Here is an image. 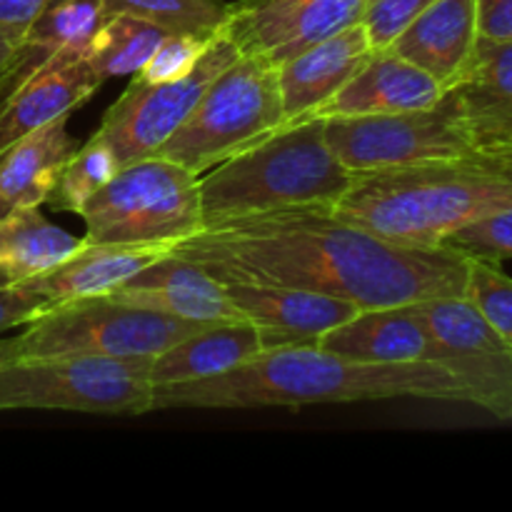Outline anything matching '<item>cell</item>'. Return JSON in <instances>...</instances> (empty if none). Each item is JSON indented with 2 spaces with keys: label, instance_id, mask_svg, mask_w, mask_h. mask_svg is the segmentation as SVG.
<instances>
[{
  "label": "cell",
  "instance_id": "cell-1",
  "mask_svg": "<svg viewBox=\"0 0 512 512\" xmlns=\"http://www.w3.org/2000/svg\"><path fill=\"white\" fill-rule=\"evenodd\" d=\"M170 253L220 283L288 285L360 310L465 295L470 263L448 245L398 243L310 208L210 225Z\"/></svg>",
  "mask_w": 512,
  "mask_h": 512
},
{
  "label": "cell",
  "instance_id": "cell-2",
  "mask_svg": "<svg viewBox=\"0 0 512 512\" xmlns=\"http://www.w3.org/2000/svg\"><path fill=\"white\" fill-rule=\"evenodd\" d=\"M425 398L468 403L460 380L438 360L355 363L315 345L263 350L248 363L208 380L153 388L155 410H250Z\"/></svg>",
  "mask_w": 512,
  "mask_h": 512
},
{
  "label": "cell",
  "instance_id": "cell-3",
  "mask_svg": "<svg viewBox=\"0 0 512 512\" xmlns=\"http://www.w3.org/2000/svg\"><path fill=\"white\" fill-rule=\"evenodd\" d=\"M512 208V148L403 168L360 170L330 213L410 245H443L473 220Z\"/></svg>",
  "mask_w": 512,
  "mask_h": 512
},
{
  "label": "cell",
  "instance_id": "cell-4",
  "mask_svg": "<svg viewBox=\"0 0 512 512\" xmlns=\"http://www.w3.org/2000/svg\"><path fill=\"white\" fill-rule=\"evenodd\" d=\"M350 180L325 140L323 118L280 125L198 175L203 228L285 210H333Z\"/></svg>",
  "mask_w": 512,
  "mask_h": 512
},
{
  "label": "cell",
  "instance_id": "cell-5",
  "mask_svg": "<svg viewBox=\"0 0 512 512\" xmlns=\"http://www.w3.org/2000/svg\"><path fill=\"white\" fill-rule=\"evenodd\" d=\"M143 358L33 355L0 363V413L63 410L85 415H145L153 403L150 365Z\"/></svg>",
  "mask_w": 512,
  "mask_h": 512
},
{
  "label": "cell",
  "instance_id": "cell-6",
  "mask_svg": "<svg viewBox=\"0 0 512 512\" xmlns=\"http://www.w3.org/2000/svg\"><path fill=\"white\" fill-rule=\"evenodd\" d=\"M283 123L278 65L263 55L243 53L208 85L188 120L155 155L203 175Z\"/></svg>",
  "mask_w": 512,
  "mask_h": 512
},
{
  "label": "cell",
  "instance_id": "cell-7",
  "mask_svg": "<svg viewBox=\"0 0 512 512\" xmlns=\"http://www.w3.org/2000/svg\"><path fill=\"white\" fill-rule=\"evenodd\" d=\"M80 218L85 243L175 245L203 230L198 175L160 155L120 165Z\"/></svg>",
  "mask_w": 512,
  "mask_h": 512
},
{
  "label": "cell",
  "instance_id": "cell-8",
  "mask_svg": "<svg viewBox=\"0 0 512 512\" xmlns=\"http://www.w3.org/2000/svg\"><path fill=\"white\" fill-rule=\"evenodd\" d=\"M208 323L168 318L108 295L55 303L15 335L18 358L33 355H98L143 358L160 355L185 335Z\"/></svg>",
  "mask_w": 512,
  "mask_h": 512
},
{
  "label": "cell",
  "instance_id": "cell-9",
  "mask_svg": "<svg viewBox=\"0 0 512 512\" xmlns=\"http://www.w3.org/2000/svg\"><path fill=\"white\" fill-rule=\"evenodd\" d=\"M325 140L350 173L403 168L488 150L480 143L455 88H445L438 103L408 113L328 118Z\"/></svg>",
  "mask_w": 512,
  "mask_h": 512
},
{
  "label": "cell",
  "instance_id": "cell-10",
  "mask_svg": "<svg viewBox=\"0 0 512 512\" xmlns=\"http://www.w3.org/2000/svg\"><path fill=\"white\" fill-rule=\"evenodd\" d=\"M423 320L430 360L450 370L468 403L512 423V345L483 318L468 295L410 303Z\"/></svg>",
  "mask_w": 512,
  "mask_h": 512
},
{
  "label": "cell",
  "instance_id": "cell-11",
  "mask_svg": "<svg viewBox=\"0 0 512 512\" xmlns=\"http://www.w3.org/2000/svg\"><path fill=\"white\" fill-rule=\"evenodd\" d=\"M240 48L223 28L210 38L203 58L185 78L170 83L130 80L125 93L105 110L98 133L108 140L120 165L150 158L188 120L208 85L240 58Z\"/></svg>",
  "mask_w": 512,
  "mask_h": 512
},
{
  "label": "cell",
  "instance_id": "cell-12",
  "mask_svg": "<svg viewBox=\"0 0 512 512\" xmlns=\"http://www.w3.org/2000/svg\"><path fill=\"white\" fill-rule=\"evenodd\" d=\"M368 0H240L230 3L223 30L240 53H255L273 65L300 50L363 23Z\"/></svg>",
  "mask_w": 512,
  "mask_h": 512
},
{
  "label": "cell",
  "instance_id": "cell-13",
  "mask_svg": "<svg viewBox=\"0 0 512 512\" xmlns=\"http://www.w3.org/2000/svg\"><path fill=\"white\" fill-rule=\"evenodd\" d=\"M100 85L103 80L85 60V50H63L45 58L0 98V155L40 125L78 110Z\"/></svg>",
  "mask_w": 512,
  "mask_h": 512
},
{
  "label": "cell",
  "instance_id": "cell-14",
  "mask_svg": "<svg viewBox=\"0 0 512 512\" xmlns=\"http://www.w3.org/2000/svg\"><path fill=\"white\" fill-rule=\"evenodd\" d=\"M108 298L193 323L213 325L245 320L220 280L173 253L140 270L128 283L108 293Z\"/></svg>",
  "mask_w": 512,
  "mask_h": 512
},
{
  "label": "cell",
  "instance_id": "cell-15",
  "mask_svg": "<svg viewBox=\"0 0 512 512\" xmlns=\"http://www.w3.org/2000/svg\"><path fill=\"white\" fill-rule=\"evenodd\" d=\"M223 285L245 320L260 328L265 350L310 345L315 338L345 323L360 310L350 300L303 288H288V285Z\"/></svg>",
  "mask_w": 512,
  "mask_h": 512
},
{
  "label": "cell",
  "instance_id": "cell-16",
  "mask_svg": "<svg viewBox=\"0 0 512 512\" xmlns=\"http://www.w3.org/2000/svg\"><path fill=\"white\" fill-rule=\"evenodd\" d=\"M373 55L365 25H350L278 65L285 123L313 118Z\"/></svg>",
  "mask_w": 512,
  "mask_h": 512
},
{
  "label": "cell",
  "instance_id": "cell-17",
  "mask_svg": "<svg viewBox=\"0 0 512 512\" xmlns=\"http://www.w3.org/2000/svg\"><path fill=\"white\" fill-rule=\"evenodd\" d=\"M445 88L393 50H373L368 63L323 105L313 118H358L428 108L443 98Z\"/></svg>",
  "mask_w": 512,
  "mask_h": 512
},
{
  "label": "cell",
  "instance_id": "cell-18",
  "mask_svg": "<svg viewBox=\"0 0 512 512\" xmlns=\"http://www.w3.org/2000/svg\"><path fill=\"white\" fill-rule=\"evenodd\" d=\"M170 248L173 245L168 243H83L48 273L18 285L53 303L108 295L155 260L165 258Z\"/></svg>",
  "mask_w": 512,
  "mask_h": 512
},
{
  "label": "cell",
  "instance_id": "cell-19",
  "mask_svg": "<svg viewBox=\"0 0 512 512\" xmlns=\"http://www.w3.org/2000/svg\"><path fill=\"white\" fill-rule=\"evenodd\" d=\"M475 43V0H435L388 45V50L433 75L443 88H450L463 78Z\"/></svg>",
  "mask_w": 512,
  "mask_h": 512
},
{
  "label": "cell",
  "instance_id": "cell-20",
  "mask_svg": "<svg viewBox=\"0 0 512 512\" xmlns=\"http://www.w3.org/2000/svg\"><path fill=\"white\" fill-rule=\"evenodd\" d=\"M310 345L355 363L430 360L428 333L410 305L358 310L353 318L330 328Z\"/></svg>",
  "mask_w": 512,
  "mask_h": 512
},
{
  "label": "cell",
  "instance_id": "cell-21",
  "mask_svg": "<svg viewBox=\"0 0 512 512\" xmlns=\"http://www.w3.org/2000/svg\"><path fill=\"white\" fill-rule=\"evenodd\" d=\"M263 350V333L250 320L205 325L155 355L150 365V383L153 388H160L215 378L248 363Z\"/></svg>",
  "mask_w": 512,
  "mask_h": 512
},
{
  "label": "cell",
  "instance_id": "cell-22",
  "mask_svg": "<svg viewBox=\"0 0 512 512\" xmlns=\"http://www.w3.org/2000/svg\"><path fill=\"white\" fill-rule=\"evenodd\" d=\"M68 118L60 115L3 150L0 200L8 208H40L48 203L65 160L78 148L68 133Z\"/></svg>",
  "mask_w": 512,
  "mask_h": 512
},
{
  "label": "cell",
  "instance_id": "cell-23",
  "mask_svg": "<svg viewBox=\"0 0 512 512\" xmlns=\"http://www.w3.org/2000/svg\"><path fill=\"white\" fill-rule=\"evenodd\" d=\"M450 88L458 90L483 148H512V40L478 38L463 78Z\"/></svg>",
  "mask_w": 512,
  "mask_h": 512
},
{
  "label": "cell",
  "instance_id": "cell-24",
  "mask_svg": "<svg viewBox=\"0 0 512 512\" xmlns=\"http://www.w3.org/2000/svg\"><path fill=\"white\" fill-rule=\"evenodd\" d=\"M85 238L50 223L40 208H10L0 218V285H18L73 255Z\"/></svg>",
  "mask_w": 512,
  "mask_h": 512
},
{
  "label": "cell",
  "instance_id": "cell-25",
  "mask_svg": "<svg viewBox=\"0 0 512 512\" xmlns=\"http://www.w3.org/2000/svg\"><path fill=\"white\" fill-rule=\"evenodd\" d=\"M103 20V0H50L25 28L23 48H20L8 90L15 88L35 65H40L50 55L88 48Z\"/></svg>",
  "mask_w": 512,
  "mask_h": 512
},
{
  "label": "cell",
  "instance_id": "cell-26",
  "mask_svg": "<svg viewBox=\"0 0 512 512\" xmlns=\"http://www.w3.org/2000/svg\"><path fill=\"white\" fill-rule=\"evenodd\" d=\"M168 30L130 13L105 15L85 48V60L100 80L138 75L150 55L168 38Z\"/></svg>",
  "mask_w": 512,
  "mask_h": 512
},
{
  "label": "cell",
  "instance_id": "cell-27",
  "mask_svg": "<svg viewBox=\"0 0 512 512\" xmlns=\"http://www.w3.org/2000/svg\"><path fill=\"white\" fill-rule=\"evenodd\" d=\"M120 170L118 158L103 133L95 130L83 145L75 148V153L65 160L63 170L58 175L53 193H50L48 205H53L60 213L80 215L88 200L98 190L113 180V175Z\"/></svg>",
  "mask_w": 512,
  "mask_h": 512
},
{
  "label": "cell",
  "instance_id": "cell-28",
  "mask_svg": "<svg viewBox=\"0 0 512 512\" xmlns=\"http://www.w3.org/2000/svg\"><path fill=\"white\" fill-rule=\"evenodd\" d=\"M105 15L130 13L160 25L168 33L213 38L228 20L225 0H103Z\"/></svg>",
  "mask_w": 512,
  "mask_h": 512
},
{
  "label": "cell",
  "instance_id": "cell-29",
  "mask_svg": "<svg viewBox=\"0 0 512 512\" xmlns=\"http://www.w3.org/2000/svg\"><path fill=\"white\" fill-rule=\"evenodd\" d=\"M465 295L473 300L483 318L512 345V278L500 270V263L470 258Z\"/></svg>",
  "mask_w": 512,
  "mask_h": 512
},
{
  "label": "cell",
  "instance_id": "cell-30",
  "mask_svg": "<svg viewBox=\"0 0 512 512\" xmlns=\"http://www.w3.org/2000/svg\"><path fill=\"white\" fill-rule=\"evenodd\" d=\"M443 245L468 258H483L493 263L512 260V208L463 225L450 233Z\"/></svg>",
  "mask_w": 512,
  "mask_h": 512
},
{
  "label": "cell",
  "instance_id": "cell-31",
  "mask_svg": "<svg viewBox=\"0 0 512 512\" xmlns=\"http://www.w3.org/2000/svg\"><path fill=\"white\" fill-rule=\"evenodd\" d=\"M208 43L210 38H200V35L170 33L155 48V53L150 55L143 70L133 78H138L140 83H170V80L185 78L198 65V60L203 58Z\"/></svg>",
  "mask_w": 512,
  "mask_h": 512
},
{
  "label": "cell",
  "instance_id": "cell-32",
  "mask_svg": "<svg viewBox=\"0 0 512 512\" xmlns=\"http://www.w3.org/2000/svg\"><path fill=\"white\" fill-rule=\"evenodd\" d=\"M435 0H368L363 13L365 33L373 50H383Z\"/></svg>",
  "mask_w": 512,
  "mask_h": 512
},
{
  "label": "cell",
  "instance_id": "cell-33",
  "mask_svg": "<svg viewBox=\"0 0 512 512\" xmlns=\"http://www.w3.org/2000/svg\"><path fill=\"white\" fill-rule=\"evenodd\" d=\"M55 305L53 300L35 295L20 285H0V333L20 328L43 315L45 310Z\"/></svg>",
  "mask_w": 512,
  "mask_h": 512
},
{
  "label": "cell",
  "instance_id": "cell-34",
  "mask_svg": "<svg viewBox=\"0 0 512 512\" xmlns=\"http://www.w3.org/2000/svg\"><path fill=\"white\" fill-rule=\"evenodd\" d=\"M478 38L508 43L512 40V0H475Z\"/></svg>",
  "mask_w": 512,
  "mask_h": 512
},
{
  "label": "cell",
  "instance_id": "cell-35",
  "mask_svg": "<svg viewBox=\"0 0 512 512\" xmlns=\"http://www.w3.org/2000/svg\"><path fill=\"white\" fill-rule=\"evenodd\" d=\"M23 35L25 28L20 25H3L0 23V98L8 90L13 70L18 65L20 48H23Z\"/></svg>",
  "mask_w": 512,
  "mask_h": 512
},
{
  "label": "cell",
  "instance_id": "cell-36",
  "mask_svg": "<svg viewBox=\"0 0 512 512\" xmlns=\"http://www.w3.org/2000/svg\"><path fill=\"white\" fill-rule=\"evenodd\" d=\"M48 3L50 0H0V23L28 28L30 20Z\"/></svg>",
  "mask_w": 512,
  "mask_h": 512
},
{
  "label": "cell",
  "instance_id": "cell-37",
  "mask_svg": "<svg viewBox=\"0 0 512 512\" xmlns=\"http://www.w3.org/2000/svg\"><path fill=\"white\" fill-rule=\"evenodd\" d=\"M18 358V348H15V338H0V363L5 360Z\"/></svg>",
  "mask_w": 512,
  "mask_h": 512
},
{
  "label": "cell",
  "instance_id": "cell-38",
  "mask_svg": "<svg viewBox=\"0 0 512 512\" xmlns=\"http://www.w3.org/2000/svg\"><path fill=\"white\" fill-rule=\"evenodd\" d=\"M8 210H10V208H8V205H5V203H3V200H0V218H3V215H5V213H8Z\"/></svg>",
  "mask_w": 512,
  "mask_h": 512
}]
</instances>
